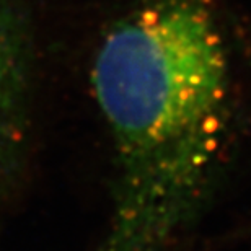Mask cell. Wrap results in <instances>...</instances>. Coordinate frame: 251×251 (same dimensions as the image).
Here are the masks:
<instances>
[{
	"label": "cell",
	"mask_w": 251,
	"mask_h": 251,
	"mask_svg": "<svg viewBox=\"0 0 251 251\" xmlns=\"http://www.w3.org/2000/svg\"><path fill=\"white\" fill-rule=\"evenodd\" d=\"M25 82L23 36L15 18L0 8V153L13 144Z\"/></svg>",
	"instance_id": "obj_2"
},
{
	"label": "cell",
	"mask_w": 251,
	"mask_h": 251,
	"mask_svg": "<svg viewBox=\"0 0 251 251\" xmlns=\"http://www.w3.org/2000/svg\"><path fill=\"white\" fill-rule=\"evenodd\" d=\"M113 140V189L145 207L217 181L228 144V62L199 0H149L109 29L92 72Z\"/></svg>",
	"instance_id": "obj_1"
}]
</instances>
